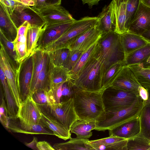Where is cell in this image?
<instances>
[{
  "label": "cell",
  "mask_w": 150,
  "mask_h": 150,
  "mask_svg": "<svg viewBox=\"0 0 150 150\" xmlns=\"http://www.w3.org/2000/svg\"><path fill=\"white\" fill-rule=\"evenodd\" d=\"M36 12L46 22L47 24L76 20L67 10L60 5L49 6Z\"/></svg>",
  "instance_id": "9a60e30c"
},
{
  "label": "cell",
  "mask_w": 150,
  "mask_h": 150,
  "mask_svg": "<svg viewBox=\"0 0 150 150\" xmlns=\"http://www.w3.org/2000/svg\"><path fill=\"white\" fill-rule=\"evenodd\" d=\"M139 117L140 124L139 135L150 140V103L145 102Z\"/></svg>",
  "instance_id": "4dcf8cb0"
},
{
  "label": "cell",
  "mask_w": 150,
  "mask_h": 150,
  "mask_svg": "<svg viewBox=\"0 0 150 150\" xmlns=\"http://www.w3.org/2000/svg\"><path fill=\"white\" fill-rule=\"evenodd\" d=\"M102 92L75 91L73 103L79 119L98 122L105 119L106 111Z\"/></svg>",
  "instance_id": "7a4b0ae2"
},
{
  "label": "cell",
  "mask_w": 150,
  "mask_h": 150,
  "mask_svg": "<svg viewBox=\"0 0 150 150\" xmlns=\"http://www.w3.org/2000/svg\"><path fill=\"white\" fill-rule=\"evenodd\" d=\"M61 1L62 0H49L48 6L55 5H60Z\"/></svg>",
  "instance_id": "11a10c76"
},
{
  "label": "cell",
  "mask_w": 150,
  "mask_h": 150,
  "mask_svg": "<svg viewBox=\"0 0 150 150\" xmlns=\"http://www.w3.org/2000/svg\"><path fill=\"white\" fill-rule=\"evenodd\" d=\"M48 92L44 90H38L35 92L31 96L38 105H49L50 102Z\"/></svg>",
  "instance_id": "7bdbcfd3"
},
{
  "label": "cell",
  "mask_w": 150,
  "mask_h": 150,
  "mask_svg": "<svg viewBox=\"0 0 150 150\" xmlns=\"http://www.w3.org/2000/svg\"><path fill=\"white\" fill-rule=\"evenodd\" d=\"M124 62H117L112 64L106 70L103 76L102 83L103 91L111 86L122 67Z\"/></svg>",
  "instance_id": "836d02e7"
},
{
  "label": "cell",
  "mask_w": 150,
  "mask_h": 150,
  "mask_svg": "<svg viewBox=\"0 0 150 150\" xmlns=\"http://www.w3.org/2000/svg\"><path fill=\"white\" fill-rule=\"evenodd\" d=\"M10 16L18 28L25 21L31 26L37 27H43L46 23L38 13L25 5L17 7Z\"/></svg>",
  "instance_id": "30bf717a"
},
{
  "label": "cell",
  "mask_w": 150,
  "mask_h": 150,
  "mask_svg": "<svg viewBox=\"0 0 150 150\" xmlns=\"http://www.w3.org/2000/svg\"><path fill=\"white\" fill-rule=\"evenodd\" d=\"M138 93L140 98L146 102L148 99L149 94L148 90L141 86L138 88Z\"/></svg>",
  "instance_id": "f907efd6"
},
{
  "label": "cell",
  "mask_w": 150,
  "mask_h": 150,
  "mask_svg": "<svg viewBox=\"0 0 150 150\" xmlns=\"http://www.w3.org/2000/svg\"><path fill=\"white\" fill-rule=\"evenodd\" d=\"M117 3L118 4H120V3L123 2V1H125L126 0H115Z\"/></svg>",
  "instance_id": "94428289"
},
{
  "label": "cell",
  "mask_w": 150,
  "mask_h": 150,
  "mask_svg": "<svg viewBox=\"0 0 150 150\" xmlns=\"http://www.w3.org/2000/svg\"><path fill=\"white\" fill-rule=\"evenodd\" d=\"M127 150H150V140L139 135L127 140Z\"/></svg>",
  "instance_id": "d590c367"
},
{
  "label": "cell",
  "mask_w": 150,
  "mask_h": 150,
  "mask_svg": "<svg viewBox=\"0 0 150 150\" xmlns=\"http://www.w3.org/2000/svg\"><path fill=\"white\" fill-rule=\"evenodd\" d=\"M44 26L34 27L30 25L26 35L27 50L29 55L35 50L39 38Z\"/></svg>",
  "instance_id": "e575fe53"
},
{
  "label": "cell",
  "mask_w": 150,
  "mask_h": 150,
  "mask_svg": "<svg viewBox=\"0 0 150 150\" xmlns=\"http://www.w3.org/2000/svg\"><path fill=\"white\" fill-rule=\"evenodd\" d=\"M140 0H126V26L128 30L130 22L133 18L138 8Z\"/></svg>",
  "instance_id": "f35d334b"
},
{
  "label": "cell",
  "mask_w": 150,
  "mask_h": 150,
  "mask_svg": "<svg viewBox=\"0 0 150 150\" xmlns=\"http://www.w3.org/2000/svg\"><path fill=\"white\" fill-rule=\"evenodd\" d=\"M103 33L97 23L77 37L70 44L68 48L70 50L84 51L97 42Z\"/></svg>",
  "instance_id": "7c38bea8"
},
{
  "label": "cell",
  "mask_w": 150,
  "mask_h": 150,
  "mask_svg": "<svg viewBox=\"0 0 150 150\" xmlns=\"http://www.w3.org/2000/svg\"><path fill=\"white\" fill-rule=\"evenodd\" d=\"M75 21L49 24L46 23L39 38L36 49L43 50L56 41L68 29Z\"/></svg>",
  "instance_id": "9c48e42d"
},
{
  "label": "cell",
  "mask_w": 150,
  "mask_h": 150,
  "mask_svg": "<svg viewBox=\"0 0 150 150\" xmlns=\"http://www.w3.org/2000/svg\"><path fill=\"white\" fill-rule=\"evenodd\" d=\"M143 66L145 68L150 69V64L143 65Z\"/></svg>",
  "instance_id": "6125c7cd"
},
{
  "label": "cell",
  "mask_w": 150,
  "mask_h": 150,
  "mask_svg": "<svg viewBox=\"0 0 150 150\" xmlns=\"http://www.w3.org/2000/svg\"><path fill=\"white\" fill-rule=\"evenodd\" d=\"M128 139L108 145L95 144H87L92 150H127V145Z\"/></svg>",
  "instance_id": "74e56055"
},
{
  "label": "cell",
  "mask_w": 150,
  "mask_h": 150,
  "mask_svg": "<svg viewBox=\"0 0 150 150\" xmlns=\"http://www.w3.org/2000/svg\"><path fill=\"white\" fill-rule=\"evenodd\" d=\"M142 35L146 39L150 40V29L144 33Z\"/></svg>",
  "instance_id": "9f6ffc18"
},
{
  "label": "cell",
  "mask_w": 150,
  "mask_h": 150,
  "mask_svg": "<svg viewBox=\"0 0 150 150\" xmlns=\"http://www.w3.org/2000/svg\"><path fill=\"white\" fill-rule=\"evenodd\" d=\"M145 102L140 98L130 107L112 111H106L105 119L97 122L95 130L104 131L112 129L138 116Z\"/></svg>",
  "instance_id": "277c9868"
},
{
  "label": "cell",
  "mask_w": 150,
  "mask_h": 150,
  "mask_svg": "<svg viewBox=\"0 0 150 150\" xmlns=\"http://www.w3.org/2000/svg\"><path fill=\"white\" fill-rule=\"evenodd\" d=\"M83 51L77 50H70L68 57L62 66L70 71L75 65Z\"/></svg>",
  "instance_id": "b9f144b4"
},
{
  "label": "cell",
  "mask_w": 150,
  "mask_h": 150,
  "mask_svg": "<svg viewBox=\"0 0 150 150\" xmlns=\"http://www.w3.org/2000/svg\"><path fill=\"white\" fill-rule=\"evenodd\" d=\"M0 43L3 45L6 54L10 60L11 64L16 72L20 64L18 60V57L14 43L9 40L0 30Z\"/></svg>",
  "instance_id": "f546056e"
},
{
  "label": "cell",
  "mask_w": 150,
  "mask_h": 150,
  "mask_svg": "<svg viewBox=\"0 0 150 150\" xmlns=\"http://www.w3.org/2000/svg\"><path fill=\"white\" fill-rule=\"evenodd\" d=\"M38 105L41 111L53 117L70 131L72 124L79 119L74 109L73 98L59 103Z\"/></svg>",
  "instance_id": "52a82bcc"
},
{
  "label": "cell",
  "mask_w": 150,
  "mask_h": 150,
  "mask_svg": "<svg viewBox=\"0 0 150 150\" xmlns=\"http://www.w3.org/2000/svg\"><path fill=\"white\" fill-rule=\"evenodd\" d=\"M127 139L113 135L109 136L108 137L98 139L89 141L87 143L91 144L108 145L118 142Z\"/></svg>",
  "instance_id": "bcb514c9"
},
{
  "label": "cell",
  "mask_w": 150,
  "mask_h": 150,
  "mask_svg": "<svg viewBox=\"0 0 150 150\" xmlns=\"http://www.w3.org/2000/svg\"><path fill=\"white\" fill-rule=\"evenodd\" d=\"M33 70V59L31 54L21 63L16 73L17 85L21 102L30 95Z\"/></svg>",
  "instance_id": "ba28073f"
},
{
  "label": "cell",
  "mask_w": 150,
  "mask_h": 150,
  "mask_svg": "<svg viewBox=\"0 0 150 150\" xmlns=\"http://www.w3.org/2000/svg\"><path fill=\"white\" fill-rule=\"evenodd\" d=\"M98 42L83 51L72 69L69 71L70 79H72L77 75L91 59L94 56L97 48Z\"/></svg>",
  "instance_id": "4316f807"
},
{
  "label": "cell",
  "mask_w": 150,
  "mask_h": 150,
  "mask_svg": "<svg viewBox=\"0 0 150 150\" xmlns=\"http://www.w3.org/2000/svg\"><path fill=\"white\" fill-rule=\"evenodd\" d=\"M97 122L79 119L71 125L70 132L76 135V137L88 139L92 135L91 131L95 129Z\"/></svg>",
  "instance_id": "cb8c5ba5"
},
{
  "label": "cell",
  "mask_w": 150,
  "mask_h": 150,
  "mask_svg": "<svg viewBox=\"0 0 150 150\" xmlns=\"http://www.w3.org/2000/svg\"><path fill=\"white\" fill-rule=\"evenodd\" d=\"M144 5L150 8V0H140Z\"/></svg>",
  "instance_id": "6f0895ef"
},
{
  "label": "cell",
  "mask_w": 150,
  "mask_h": 150,
  "mask_svg": "<svg viewBox=\"0 0 150 150\" xmlns=\"http://www.w3.org/2000/svg\"><path fill=\"white\" fill-rule=\"evenodd\" d=\"M0 30L12 42L16 39L18 28L3 5L0 3Z\"/></svg>",
  "instance_id": "603a6c76"
},
{
  "label": "cell",
  "mask_w": 150,
  "mask_h": 150,
  "mask_svg": "<svg viewBox=\"0 0 150 150\" xmlns=\"http://www.w3.org/2000/svg\"><path fill=\"white\" fill-rule=\"evenodd\" d=\"M127 66L140 85L147 90L150 89V69L144 68L142 63Z\"/></svg>",
  "instance_id": "f1b7e54d"
},
{
  "label": "cell",
  "mask_w": 150,
  "mask_h": 150,
  "mask_svg": "<svg viewBox=\"0 0 150 150\" xmlns=\"http://www.w3.org/2000/svg\"><path fill=\"white\" fill-rule=\"evenodd\" d=\"M18 0L20 1H19L20 0Z\"/></svg>",
  "instance_id": "be15d7a7"
},
{
  "label": "cell",
  "mask_w": 150,
  "mask_h": 150,
  "mask_svg": "<svg viewBox=\"0 0 150 150\" xmlns=\"http://www.w3.org/2000/svg\"><path fill=\"white\" fill-rule=\"evenodd\" d=\"M89 140L88 139L71 138L68 142L54 144V148L55 150H92L87 144Z\"/></svg>",
  "instance_id": "83f0119b"
},
{
  "label": "cell",
  "mask_w": 150,
  "mask_h": 150,
  "mask_svg": "<svg viewBox=\"0 0 150 150\" xmlns=\"http://www.w3.org/2000/svg\"><path fill=\"white\" fill-rule=\"evenodd\" d=\"M63 83L51 88L48 92L50 102V105L57 104L61 103V98L62 95V86Z\"/></svg>",
  "instance_id": "ee69618b"
},
{
  "label": "cell",
  "mask_w": 150,
  "mask_h": 150,
  "mask_svg": "<svg viewBox=\"0 0 150 150\" xmlns=\"http://www.w3.org/2000/svg\"><path fill=\"white\" fill-rule=\"evenodd\" d=\"M106 69L103 59L96 50L94 56L78 74L70 79L73 83L75 91H103L102 81Z\"/></svg>",
  "instance_id": "6da1fadb"
},
{
  "label": "cell",
  "mask_w": 150,
  "mask_h": 150,
  "mask_svg": "<svg viewBox=\"0 0 150 150\" xmlns=\"http://www.w3.org/2000/svg\"><path fill=\"white\" fill-rule=\"evenodd\" d=\"M70 51L69 48H63L47 52L50 62L53 65L62 67L66 60Z\"/></svg>",
  "instance_id": "8d00e7d4"
},
{
  "label": "cell",
  "mask_w": 150,
  "mask_h": 150,
  "mask_svg": "<svg viewBox=\"0 0 150 150\" xmlns=\"http://www.w3.org/2000/svg\"><path fill=\"white\" fill-rule=\"evenodd\" d=\"M143 65L150 64V55L143 63Z\"/></svg>",
  "instance_id": "680465c9"
},
{
  "label": "cell",
  "mask_w": 150,
  "mask_h": 150,
  "mask_svg": "<svg viewBox=\"0 0 150 150\" xmlns=\"http://www.w3.org/2000/svg\"><path fill=\"white\" fill-rule=\"evenodd\" d=\"M108 131L109 136L127 139L137 136L140 132L139 115Z\"/></svg>",
  "instance_id": "d6986e66"
},
{
  "label": "cell",
  "mask_w": 150,
  "mask_h": 150,
  "mask_svg": "<svg viewBox=\"0 0 150 150\" xmlns=\"http://www.w3.org/2000/svg\"><path fill=\"white\" fill-rule=\"evenodd\" d=\"M75 91L73 83L69 79L62 84L61 102L73 98Z\"/></svg>",
  "instance_id": "ab89813d"
},
{
  "label": "cell",
  "mask_w": 150,
  "mask_h": 150,
  "mask_svg": "<svg viewBox=\"0 0 150 150\" xmlns=\"http://www.w3.org/2000/svg\"><path fill=\"white\" fill-rule=\"evenodd\" d=\"M97 17L98 26L103 33L114 31L115 20L114 0L103 8Z\"/></svg>",
  "instance_id": "ffe728a7"
},
{
  "label": "cell",
  "mask_w": 150,
  "mask_h": 150,
  "mask_svg": "<svg viewBox=\"0 0 150 150\" xmlns=\"http://www.w3.org/2000/svg\"><path fill=\"white\" fill-rule=\"evenodd\" d=\"M150 55V45L141 48L128 55L125 58V65L143 63Z\"/></svg>",
  "instance_id": "d6a6232c"
},
{
  "label": "cell",
  "mask_w": 150,
  "mask_h": 150,
  "mask_svg": "<svg viewBox=\"0 0 150 150\" xmlns=\"http://www.w3.org/2000/svg\"><path fill=\"white\" fill-rule=\"evenodd\" d=\"M50 62V78L51 89L67 80L70 77L67 70L63 67L55 66Z\"/></svg>",
  "instance_id": "1f68e13d"
},
{
  "label": "cell",
  "mask_w": 150,
  "mask_h": 150,
  "mask_svg": "<svg viewBox=\"0 0 150 150\" xmlns=\"http://www.w3.org/2000/svg\"><path fill=\"white\" fill-rule=\"evenodd\" d=\"M120 40L125 59L128 55L136 50L150 45V40L142 35L129 32L120 35Z\"/></svg>",
  "instance_id": "ac0fdd59"
},
{
  "label": "cell",
  "mask_w": 150,
  "mask_h": 150,
  "mask_svg": "<svg viewBox=\"0 0 150 150\" xmlns=\"http://www.w3.org/2000/svg\"><path fill=\"white\" fill-rule=\"evenodd\" d=\"M1 86L3 91L8 114L10 118L17 117L18 107L13 96L6 78L0 67Z\"/></svg>",
  "instance_id": "7402d4cb"
},
{
  "label": "cell",
  "mask_w": 150,
  "mask_h": 150,
  "mask_svg": "<svg viewBox=\"0 0 150 150\" xmlns=\"http://www.w3.org/2000/svg\"><path fill=\"white\" fill-rule=\"evenodd\" d=\"M97 17L85 16L75 20L68 29L57 40L43 50L49 52L63 48H68L70 44L81 34L96 25Z\"/></svg>",
  "instance_id": "8992f818"
},
{
  "label": "cell",
  "mask_w": 150,
  "mask_h": 150,
  "mask_svg": "<svg viewBox=\"0 0 150 150\" xmlns=\"http://www.w3.org/2000/svg\"><path fill=\"white\" fill-rule=\"evenodd\" d=\"M148 94H149V98L147 101L145 102L147 103H150V89L148 90Z\"/></svg>",
  "instance_id": "91938a15"
},
{
  "label": "cell",
  "mask_w": 150,
  "mask_h": 150,
  "mask_svg": "<svg viewBox=\"0 0 150 150\" xmlns=\"http://www.w3.org/2000/svg\"><path fill=\"white\" fill-rule=\"evenodd\" d=\"M97 50L103 59L107 69L112 64L125 61V55L121 41L120 35L114 31L102 34L98 41Z\"/></svg>",
  "instance_id": "3957f363"
},
{
  "label": "cell",
  "mask_w": 150,
  "mask_h": 150,
  "mask_svg": "<svg viewBox=\"0 0 150 150\" xmlns=\"http://www.w3.org/2000/svg\"><path fill=\"white\" fill-rule=\"evenodd\" d=\"M30 25L28 22L25 21L18 28L17 34L16 39L21 35L26 34Z\"/></svg>",
  "instance_id": "681fc988"
},
{
  "label": "cell",
  "mask_w": 150,
  "mask_h": 150,
  "mask_svg": "<svg viewBox=\"0 0 150 150\" xmlns=\"http://www.w3.org/2000/svg\"><path fill=\"white\" fill-rule=\"evenodd\" d=\"M111 86L123 90L138 92L141 86L127 66L124 65Z\"/></svg>",
  "instance_id": "2e32d148"
},
{
  "label": "cell",
  "mask_w": 150,
  "mask_h": 150,
  "mask_svg": "<svg viewBox=\"0 0 150 150\" xmlns=\"http://www.w3.org/2000/svg\"><path fill=\"white\" fill-rule=\"evenodd\" d=\"M0 120L2 124L7 129L10 119L8 113L6 103L3 90L0 89Z\"/></svg>",
  "instance_id": "60d3db41"
},
{
  "label": "cell",
  "mask_w": 150,
  "mask_h": 150,
  "mask_svg": "<svg viewBox=\"0 0 150 150\" xmlns=\"http://www.w3.org/2000/svg\"><path fill=\"white\" fill-rule=\"evenodd\" d=\"M0 67L2 69L16 103L19 108L21 103L18 90L16 72L1 43H0Z\"/></svg>",
  "instance_id": "8fae6325"
},
{
  "label": "cell",
  "mask_w": 150,
  "mask_h": 150,
  "mask_svg": "<svg viewBox=\"0 0 150 150\" xmlns=\"http://www.w3.org/2000/svg\"><path fill=\"white\" fill-rule=\"evenodd\" d=\"M150 29V8L140 0L136 13L131 21L128 32L142 35Z\"/></svg>",
  "instance_id": "4fadbf2b"
},
{
  "label": "cell",
  "mask_w": 150,
  "mask_h": 150,
  "mask_svg": "<svg viewBox=\"0 0 150 150\" xmlns=\"http://www.w3.org/2000/svg\"><path fill=\"white\" fill-rule=\"evenodd\" d=\"M38 150H54L50 144L45 141L38 142L37 145Z\"/></svg>",
  "instance_id": "c3c4849f"
},
{
  "label": "cell",
  "mask_w": 150,
  "mask_h": 150,
  "mask_svg": "<svg viewBox=\"0 0 150 150\" xmlns=\"http://www.w3.org/2000/svg\"><path fill=\"white\" fill-rule=\"evenodd\" d=\"M13 43L17 54L18 62L20 64L29 56L27 50L26 42L16 41Z\"/></svg>",
  "instance_id": "f6af8a7d"
},
{
  "label": "cell",
  "mask_w": 150,
  "mask_h": 150,
  "mask_svg": "<svg viewBox=\"0 0 150 150\" xmlns=\"http://www.w3.org/2000/svg\"><path fill=\"white\" fill-rule=\"evenodd\" d=\"M38 139L35 137H33V140L29 143H25V145L27 146L34 150H38L37 145L38 142Z\"/></svg>",
  "instance_id": "816d5d0a"
},
{
  "label": "cell",
  "mask_w": 150,
  "mask_h": 150,
  "mask_svg": "<svg viewBox=\"0 0 150 150\" xmlns=\"http://www.w3.org/2000/svg\"><path fill=\"white\" fill-rule=\"evenodd\" d=\"M0 3L3 5L10 15L17 7L25 5L18 0H0Z\"/></svg>",
  "instance_id": "7dc6e473"
},
{
  "label": "cell",
  "mask_w": 150,
  "mask_h": 150,
  "mask_svg": "<svg viewBox=\"0 0 150 150\" xmlns=\"http://www.w3.org/2000/svg\"><path fill=\"white\" fill-rule=\"evenodd\" d=\"M41 111L40 123L52 131L54 135L66 140L71 138L70 132L52 117Z\"/></svg>",
  "instance_id": "44dd1931"
},
{
  "label": "cell",
  "mask_w": 150,
  "mask_h": 150,
  "mask_svg": "<svg viewBox=\"0 0 150 150\" xmlns=\"http://www.w3.org/2000/svg\"><path fill=\"white\" fill-rule=\"evenodd\" d=\"M41 111L32 96H29L21 103L17 117L24 121L33 124L40 123Z\"/></svg>",
  "instance_id": "e0dca14e"
},
{
  "label": "cell",
  "mask_w": 150,
  "mask_h": 150,
  "mask_svg": "<svg viewBox=\"0 0 150 150\" xmlns=\"http://www.w3.org/2000/svg\"><path fill=\"white\" fill-rule=\"evenodd\" d=\"M7 129L13 132L28 134L54 135L53 132L41 123L33 124L16 117L10 118Z\"/></svg>",
  "instance_id": "5bb4252c"
},
{
  "label": "cell",
  "mask_w": 150,
  "mask_h": 150,
  "mask_svg": "<svg viewBox=\"0 0 150 150\" xmlns=\"http://www.w3.org/2000/svg\"><path fill=\"white\" fill-rule=\"evenodd\" d=\"M32 54L33 59V70L30 96L36 85L38 75L43 68L48 53L42 50L36 49Z\"/></svg>",
  "instance_id": "d4e9b609"
},
{
  "label": "cell",
  "mask_w": 150,
  "mask_h": 150,
  "mask_svg": "<svg viewBox=\"0 0 150 150\" xmlns=\"http://www.w3.org/2000/svg\"><path fill=\"white\" fill-rule=\"evenodd\" d=\"M126 2L118 4L114 0L115 27L114 31L121 35L128 31L126 26Z\"/></svg>",
  "instance_id": "484cf974"
},
{
  "label": "cell",
  "mask_w": 150,
  "mask_h": 150,
  "mask_svg": "<svg viewBox=\"0 0 150 150\" xmlns=\"http://www.w3.org/2000/svg\"><path fill=\"white\" fill-rule=\"evenodd\" d=\"M20 1L23 4L32 7L34 5V0H20Z\"/></svg>",
  "instance_id": "db71d44e"
},
{
  "label": "cell",
  "mask_w": 150,
  "mask_h": 150,
  "mask_svg": "<svg viewBox=\"0 0 150 150\" xmlns=\"http://www.w3.org/2000/svg\"><path fill=\"white\" fill-rule=\"evenodd\" d=\"M83 4H87L90 8L94 5H98L99 2L102 0H81Z\"/></svg>",
  "instance_id": "f5cc1de1"
},
{
  "label": "cell",
  "mask_w": 150,
  "mask_h": 150,
  "mask_svg": "<svg viewBox=\"0 0 150 150\" xmlns=\"http://www.w3.org/2000/svg\"><path fill=\"white\" fill-rule=\"evenodd\" d=\"M105 111L128 108L140 99L138 92L126 91L110 86L102 92Z\"/></svg>",
  "instance_id": "5b68a950"
}]
</instances>
